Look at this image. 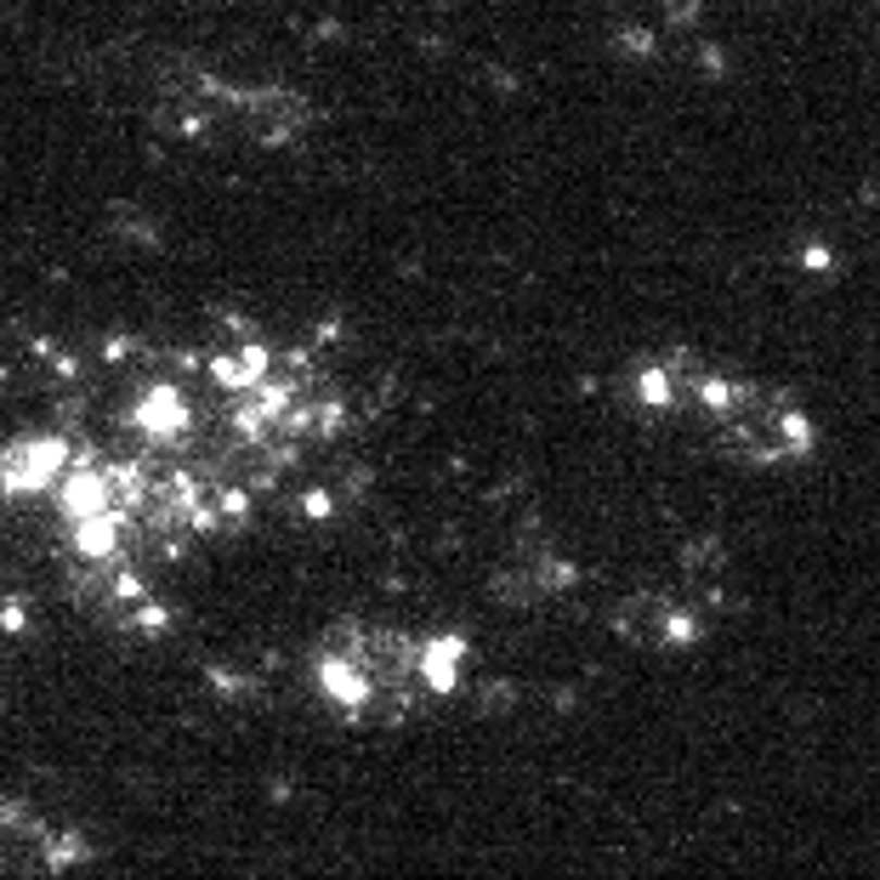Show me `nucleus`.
Listing matches in <instances>:
<instances>
[{
  "label": "nucleus",
  "mask_w": 880,
  "mask_h": 880,
  "mask_svg": "<svg viewBox=\"0 0 880 880\" xmlns=\"http://www.w3.org/2000/svg\"><path fill=\"white\" fill-rule=\"evenodd\" d=\"M704 438H711L727 461H739L750 472H778L801 466L818 455V420L795 392L756 381V375L727 369L721 387L711 398V410L699 415Z\"/></svg>",
  "instance_id": "1"
},
{
  "label": "nucleus",
  "mask_w": 880,
  "mask_h": 880,
  "mask_svg": "<svg viewBox=\"0 0 880 880\" xmlns=\"http://www.w3.org/2000/svg\"><path fill=\"white\" fill-rule=\"evenodd\" d=\"M307 120H313V103L285 91V86H234V80L193 74V80L176 91V125H183L188 137L228 131L239 142L279 148V142H296L307 131Z\"/></svg>",
  "instance_id": "2"
},
{
  "label": "nucleus",
  "mask_w": 880,
  "mask_h": 880,
  "mask_svg": "<svg viewBox=\"0 0 880 880\" xmlns=\"http://www.w3.org/2000/svg\"><path fill=\"white\" fill-rule=\"evenodd\" d=\"M721 364L699 359V352L688 347H665V352H642V359L631 364V404L653 420H693L711 410V398L721 387Z\"/></svg>",
  "instance_id": "3"
},
{
  "label": "nucleus",
  "mask_w": 880,
  "mask_h": 880,
  "mask_svg": "<svg viewBox=\"0 0 880 880\" xmlns=\"http://www.w3.org/2000/svg\"><path fill=\"white\" fill-rule=\"evenodd\" d=\"M614 631L637 648H688L704 637V614H699V596L637 591L614 608Z\"/></svg>",
  "instance_id": "4"
},
{
  "label": "nucleus",
  "mask_w": 880,
  "mask_h": 880,
  "mask_svg": "<svg viewBox=\"0 0 880 880\" xmlns=\"http://www.w3.org/2000/svg\"><path fill=\"white\" fill-rule=\"evenodd\" d=\"M80 449H68L63 438H17L12 449H0V489L7 494H46L63 483V472L74 466Z\"/></svg>",
  "instance_id": "5"
},
{
  "label": "nucleus",
  "mask_w": 880,
  "mask_h": 880,
  "mask_svg": "<svg viewBox=\"0 0 880 880\" xmlns=\"http://www.w3.org/2000/svg\"><path fill=\"white\" fill-rule=\"evenodd\" d=\"M466 659H472V642L455 637V631H443V637H426V653H420V665H426V688H432V699H449L461 688V676H466Z\"/></svg>",
  "instance_id": "6"
},
{
  "label": "nucleus",
  "mask_w": 880,
  "mask_h": 880,
  "mask_svg": "<svg viewBox=\"0 0 880 880\" xmlns=\"http://www.w3.org/2000/svg\"><path fill=\"white\" fill-rule=\"evenodd\" d=\"M40 864L46 869H80V864H91V841L80 835V829H46L40 835Z\"/></svg>",
  "instance_id": "7"
}]
</instances>
